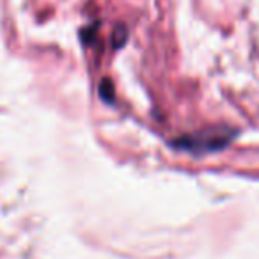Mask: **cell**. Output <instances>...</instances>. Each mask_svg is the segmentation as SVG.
I'll return each instance as SVG.
<instances>
[{
  "label": "cell",
  "mask_w": 259,
  "mask_h": 259,
  "mask_svg": "<svg viewBox=\"0 0 259 259\" xmlns=\"http://www.w3.org/2000/svg\"><path fill=\"white\" fill-rule=\"evenodd\" d=\"M234 135L236 134L229 130H204L199 134L185 135V137L178 139L172 142V146L183 149V151L194 153V155H204V153L220 151V149L227 148Z\"/></svg>",
  "instance_id": "6da1fadb"
}]
</instances>
